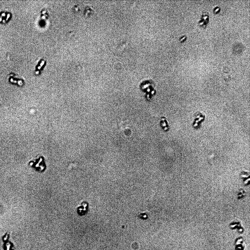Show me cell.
Masks as SVG:
<instances>
[{
    "instance_id": "4",
    "label": "cell",
    "mask_w": 250,
    "mask_h": 250,
    "mask_svg": "<svg viewBox=\"0 0 250 250\" xmlns=\"http://www.w3.org/2000/svg\"><path fill=\"white\" fill-rule=\"evenodd\" d=\"M235 250H245L246 248V243L244 239L242 237L238 238L234 242Z\"/></svg>"
},
{
    "instance_id": "3",
    "label": "cell",
    "mask_w": 250,
    "mask_h": 250,
    "mask_svg": "<svg viewBox=\"0 0 250 250\" xmlns=\"http://www.w3.org/2000/svg\"><path fill=\"white\" fill-rule=\"evenodd\" d=\"M119 127L123 131V133L127 136H129L132 133L130 125L127 121H121L119 123Z\"/></svg>"
},
{
    "instance_id": "2",
    "label": "cell",
    "mask_w": 250,
    "mask_h": 250,
    "mask_svg": "<svg viewBox=\"0 0 250 250\" xmlns=\"http://www.w3.org/2000/svg\"><path fill=\"white\" fill-rule=\"evenodd\" d=\"M88 203L87 201H83L81 203L80 206L77 208V213L79 216H83L88 213Z\"/></svg>"
},
{
    "instance_id": "1",
    "label": "cell",
    "mask_w": 250,
    "mask_h": 250,
    "mask_svg": "<svg viewBox=\"0 0 250 250\" xmlns=\"http://www.w3.org/2000/svg\"><path fill=\"white\" fill-rule=\"evenodd\" d=\"M28 165L36 171L42 173L46 170V166L44 159L42 157H39L29 162Z\"/></svg>"
}]
</instances>
